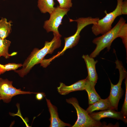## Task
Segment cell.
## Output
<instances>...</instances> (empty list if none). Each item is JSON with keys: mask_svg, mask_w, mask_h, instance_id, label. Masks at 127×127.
<instances>
[{"mask_svg": "<svg viewBox=\"0 0 127 127\" xmlns=\"http://www.w3.org/2000/svg\"></svg>", "mask_w": 127, "mask_h": 127, "instance_id": "484cf974", "label": "cell"}, {"mask_svg": "<svg viewBox=\"0 0 127 127\" xmlns=\"http://www.w3.org/2000/svg\"><path fill=\"white\" fill-rule=\"evenodd\" d=\"M11 42L5 39H0V56H3L6 59L16 54V52H14L11 54L8 53V49L10 45Z\"/></svg>", "mask_w": 127, "mask_h": 127, "instance_id": "e0dca14e", "label": "cell"}, {"mask_svg": "<svg viewBox=\"0 0 127 127\" xmlns=\"http://www.w3.org/2000/svg\"><path fill=\"white\" fill-rule=\"evenodd\" d=\"M70 9L61 8L58 5L50 14L49 19L44 22V28L48 32H53V33L61 35L59 32L58 28L62 24V19Z\"/></svg>", "mask_w": 127, "mask_h": 127, "instance_id": "52a82bcc", "label": "cell"}, {"mask_svg": "<svg viewBox=\"0 0 127 127\" xmlns=\"http://www.w3.org/2000/svg\"><path fill=\"white\" fill-rule=\"evenodd\" d=\"M1 100V99L0 95V100Z\"/></svg>", "mask_w": 127, "mask_h": 127, "instance_id": "cb8c5ba5", "label": "cell"}, {"mask_svg": "<svg viewBox=\"0 0 127 127\" xmlns=\"http://www.w3.org/2000/svg\"><path fill=\"white\" fill-rule=\"evenodd\" d=\"M116 68L119 70V80L116 85L113 84L109 79L111 86L110 91L108 98L113 108L117 110L119 100L122 96L121 86L123 80L127 76V72L121 62L118 60L115 62Z\"/></svg>", "mask_w": 127, "mask_h": 127, "instance_id": "5b68a950", "label": "cell"}, {"mask_svg": "<svg viewBox=\"0 0 127 127\" xmlns=\"http://www.w3.org/2000/svg\"><path fill=\"white\" fill-rule=\"evenodd\" d=\"M46 100L50 115V127H70V124L65 123L59 118L56 107L51 103L50 100L46 98Z\"/></svg>", "mask_w": 127, "mask_h": 127, "instance_id": "7c38bea8", "label": "cell"}, {"mask_svg": "<svg viewBox=\"0 0 127 127\" xmlns=\"http://www.w3.org/2000/svg\"><path fill=\"white\" fill-rule=\"evenodd\" d=\"M126 21L122 17H121L115 26L111 30L99 37L94 39L92 42L96 45V47L89 56L93 58L96 57L100 52L105 48L108 51L111 48L113 41L118 37L119 30Z\"/></svg>", "mask_w": 127, "mask_h": 127, "instance_id": "7a4b0ae2", "label": "cell"}, {"mask_svg": "<svg viewBox=\"0 0 127 127\" xmlns=\"http://www.w3.org/2000/svg\"><path fill=\"white\" fill-rule=\"evenodd\" d=\"M12 81L7 79L0 78V95L1 99L5 103H8L13 96L19 94H36V92L22 91L20 89H17L12 85Z\"/></svg>", "mask_w": 127, "mask_h": 127, "instance_id": "ba28073f", "label": "cell"}, {"mask_svg": "<svg viewBox=\"0 0 127 127\" xmlns=\"http://www.w3.org/2000/svg\"><path fill=\"white\" fill-rule=\"evenodd\" d=\"M85 63L88 75L87 77L91 85L94 87L98 79V76L96 71L95 65L98 62L94 58L88 55H83L82 56Z\"/></svg>", "mask_w": 127, "mask_h": 127, "instance_id": "9c48e42d", "label": "cell"}, {"mask_svg": "<svg viewBox=\"0 0 127 127\" xmlns=\"http://www.w3.org/2000/svg\"></svg>", "mask_w": 127, "mask_h": 127, "instance_id": "d4e9b609", "label": "cell"}, {"mask_svg": "<svg viewBox=\"0 0 127 127\" xmlns=\"http://www.w3.org/2000/svg\"><path fill=\"white\" fill-rule=\"evenodd\" d=\"M54 37L50 42L46 41L44 47L39 49L35 48L24 61L22 67L20 70H15L21 77L26 75L35 65L40 63L44 57L48 54H52L56 49L61 46V35L53 33Z\"/></svg>", "mask_w": 127, "mask_h": 127, "instance_id": "6da1fadb", "label": "cell"}, {"mask_svg": "<svg viewBox=\"0 0 127 127\" xmlns=\"http://www.w3.org/2000/svg\"><path fill=\"white\" fill-rule=\"evenodd\" d=\"M55 4L54 0H38L37 6L42 13L50 14L55 8Z\"/></svg>", "mask_w": 127, "mask_h": 127, "instance_id": "5bb4252c", "label": "cell"}, {"mask_svg": "<svg viewBox=\"0 0 127 127\" xmlns=\"http://www.w3.org/2000/svg\"><path fill=\"white\" fill-rule=\"evenodd\" d=\"M61 8L70 9L72 7V0H57Z\"/></svg>", "mask_w": 127, "mask_h": 127, "instance_id": "44dd1931", "label": "cell"}, {"mask_svg": "<svg viewBox=\"0 0 127 127\" xmlns=\"http://www.w3.org/2000/svg\"><path fill=\"white\" fill-rule=\"evenodd\" d=\"M121 11L122 14H127V0L123 1L121 5Z\"/></svg>", "mask_w": 127, "mask_h": 127, "instance_id": "7402d4cb", "label": "cell"}, {"mask_svg": "<svg viewBox=\"0 0 127 127\" xmlns=\"http://www.w3.org/2000/svg\"><path fill=\"white\" fill-rule=\"evenodd\" d=\"M118 37L120 38L124 45L127 54V24L124 23L121 27L118 34Z\"/></svg>", "mask_w": 127, "mask_h": 127, "instance_id": "ac0fdd59", "label": "cell"}, {"mask_svg": "<svg viewBox=\"0 0 127 127\" xmlns=\"http://www.w3.org/2000/svg\"><path fill=\"white\" fill-rule=\"evenodd\" d=\"M12 22L11 21L8 22L5 18L0 20V39H5L10 33Z\"/></svg>", "mask_w": 127, "mask_h": 127, "instance_id": "9a60e30c", "label": "cell"}, {"mask_svg": "<svg viewBox=\"0 0 127 127\" xmlns=\"http://www.w3.org/2000/svg\"><path fill=\"white\" fill-rule=\"evenodd\" d=\"M87 81L86 78L69 86H67L62 83H60L59 86L57 87V91L60 94L65 95L73 91L85 90Z\"/></svg>", "mask_w": 127, "mask_h": 127, "instance_id": "30bf717a", "label": "cell"}, {"mask_svg": "<svg viewBox=\"0 0 127 127\" xmlns=\"http://www.w3.org/2000/svg\"><path fill=\"white\" fill-rule=\"evenodd\" d=\"M117 4L116 8L112 12L106 13V15L98 21L97 24H93L92 31L95 36L103 35L112 28V25L116 18L122 14L121 7L123 0H117Z\"/></svg>", "mask_w": 127, "mask_h": 127, "instance_id": "3957f363", "label": "cell"}, {"mask_svg": "<svg viewBox=\"0 0 127 127\" xmlns=\"http://www.w3.org/2000/svg\"><path fill=\"white\" fill-rule=\"evenodd\" d=\"M87 81L85 90L87 92L88 96V103L92 104L99 100L100 97L96 91L95 87L92 86L87 77Z\"/></svg>", "mask_w": 127, "mask_h": 127, "instance_id": "2e32d148", "label": "cell"}, {"mask_svg": "<svg viewBox=\"0 0 127 127\" xmlns=\"http://www.w3.org/2000/svg\"><path fill=\"white\" fill-rule=\"evenodd\" d=\"M110 109L113 108L108 97L105 99L100 98L95 102L89 104L86 111L89 114L95 111L104 110Z\"/></svg>", "mask_w": 127, "mask_h": 127, "instance_id": "4fadbf2b", "label": "cell"}, {"mask_svg": "<svg viewBox=\"0 0 127 127\" xmlns=\"http://www.w3.org/2000/svg\"><path fill=\"white\" fill-rule=\"evenodd\" d=\"M99 19V18H94L91 17L79 18L75 20L69 19L70 22L75 21L77 22V29L74 34L64 38L65 45L70 48L76 46L79 42L80 37V33L81 30L88 25L96 24Z\"/></svg>", "mask_w": 127, "mask_h": 127, "instance_id": "8992f818", "label": "cell"}, {"mask_svg": "<svg viewBox=\"0 0 127 127\" xmlns=\"http://www.w3.org/2000/svg\"><path fill=\"white\" fill-rule=\"evenodd\" d=\"M126 91L124 102L120 111L125 120L127 122V77L125 78V82Z\"/></svg>", "mask_w": 127, "mask_h": 127, "instance_id": "ffe728a7", "label": "cell"}, {"mask_svg": "<svg viewBox=\"0 0 127 127\" xmlns=\"http://www.w3.org/2000/svg\"><path fill=\"white\" fill-rule=\"evenodd\" d=\"M91 117L97 121H99L101 119L105 118H112L120 119L127 123L121 111H115L113 109H110L96 112H92L89 114Z\"/></svg>", "mask_w": 127, "mask_h": 127, "instance_id": "8fae6325", "label": "cell"}, {"mask_svg": "<svg viewBox=\"0 0 127 127\" xmlns=\"http://www.w3.org/2000/svg\"><path fill=\"white\" fill-rule=\"evenodd\" d=\"M66 102L71 104L76 111L77 119L72 127H99L103 126L99 121H97L92 118L86 110L79 106L78 101L75 98L66 99Z\"/></svg>", "mask_w": 127, "mask_h": 127, "instance_id": "277c9868", "label": "cell"}, {"mask_svg": "<svg viewBox=\"0 0 127 127\" xmlns=\"http://www.w3.org/2000/svg\"><path fill=\"white\" fill-rule=\"evenodd\" d=\"M45 95L43 92L37 93L36 96V99L38 100H42L44 97Z\"/></svg>", "mask_w": 127, "mask_h": 127, "instance_id": "603a6c76", "label": "cell"}, {"mask_svg": "<svg viewBox=\"0 0 127 127\" xmlns=\"http://www.w3.org/2000/svg\"><path fill=\"white\" fill-rule=\"evenodd\" d=\"M21 64L9 63L5 65L0 64V74H3L7 71L15 70L22 66Z\"/></svg>", "mask_w": 127, "mask_h": 127, "instance_id": "d6986e66", "label": "cell"}]
</instances>
